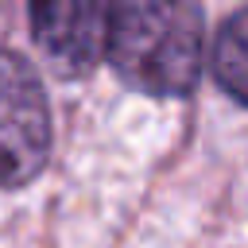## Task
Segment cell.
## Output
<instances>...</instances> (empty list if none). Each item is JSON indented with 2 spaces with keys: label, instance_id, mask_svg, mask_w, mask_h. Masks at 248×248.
<instances>
[{
  "label": "cell",
  "instance_id": "2",
  "mask_svg": "<svg viewBox=\"0 0 248 248\" xmlns=\"http://www.w3.org/2000/svg\"><path fill=\"white\" fill-rule=\"evenodd\" d=\"M50 155V108L39 74L0 54V190L31 182Z\"/></svg>",
  "mask_w": 248,
  "mask_h": 248
},
{
  "label": "cell",
  "instance_id": "3",
  "mask_svg": "<svg viewBox=\"0 0 248 248\" xmlns=\"http://www.w3.org/2000/svg\"><path fill=\"white\" fill-rule=\"evenodd\" d=\"M27 8L35 43L58 74L81 78L101 62L112 0H27Z\"/></svg>",
  "mask_w": 248,
  "mask_h": 248
},
{
  "label": "cell",
  "instance_id": "1",
  "mask_svg": "<svg viewBox=\"0 0 248 248\" xmlns=\"http://www.w3.org/2000/svg\"><path fill=\"white\" fill-rule=\"evenodd\" d=\"M105 54L116 74L151 97H182L202 74L198 0H112Z\"/></svg>",
  "mask_w": 248,
  "mask_h": 248
},
{
  "label": "cell",
  "instance_id": "4",
  "mask_svg": "<svg viewBox=\"0 0 248 248\" xmlns=\"http://www.w3.org/2000/svg\"><path fill=\"white\" fill-rule=\"evenodd\" d=\"M244 66H248L244 19L236 12V16H229V23H225V31L217 35V46H213V74L232 101H244Z\"/></svg>",
  "mask_w": 248,
  "mask_h": 248
}]
</instances>
